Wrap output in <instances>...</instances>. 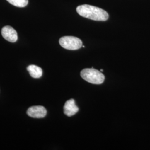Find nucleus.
<instances>
[{"mask_svg":"<svg viewBox=\"0 0 150 150\" xmlns=\"http://www.w3.org/2000/svg\"><path fill=\"white\" fill-rule=\"evenodd\" d=\"M76 11L80 16L94 21H105L108 18V14L106 11L93 6H79L77 7Z\"/></svg>","mask_w":150,"mask_h":150,"instance_id":"nucleus-1","label":"nucleus"},{"mask_svg":"<svg viewBox=\"0 0 150 150\" xmlns=\"http://www.w3.org/2000/svg\"><path fill=\"white\" fill-rule=\"evenodd\" d=\"M80 75L83 80L92 84L100 85L105 80L104 75L101 71L93 69V67L82 70Z\"/></svg>","mask_w":150,"mask_h":150,"instance_id":"nucleus-2","label":"nucleus"},{"mask_svg":"<svg viewBox=\"0 0 150 150\" xmlns=\"http://www.w3.org/2000/svg\"><path fill=\"white\" fill-rule=\"evenodd\" d=\"M59 45L69 50H77L82 47V42L80 38L74 36H64L59 40Z\"/></svg>","mask_w":150,"mask_h":150,"instance_id":"nucleus-3","label":"nucleus"},{"mask_svg":"<svg viewBox=\"0 0 150 150\" xmlns=\"http://www.w3.org/2000/svg\"><path fill=\"white\" fill-rule=\"evenodd\" d=\"M27 114L32 118H43L47 114V110L42 106H34L28 108Z\"/></svg>","mask_w":150,"mask_h":150,"instance_id":"nucleus-4","label":"nucleus"},{"mask_svg":"<svg viewBox=\"0 0 150 150\" xmlns=\"http://www.w3.org/2000/svg\"><path fill=\"white\" fill-rule=\"evenodd\" d=\"M1 34L3 38L10 42H15L18 40L16 30L10 26L3 27L1 30Z\"/></svg>","mask_w":150,"mask_h":150,"instance_id":"nucleus-5","label":"nucleus"},{"mask_svg":"<svg viewBox=\"0 0 150 150\" xmlns=\"http://www.w3.org/2000/svg\"><path fill=\"white\" fill-rule=\"evenodd\" d=\"M79 111V108L76 105L74 99H70L64 103V113L67 116L71 117L75 115Z\"/></svg>","mask_w":150,"mask_h":150,"instance_id":"nucleus-6","label":"nucleus"},{"mask_svg":"<svg viewBox=\"0 0 150 150\" xmlns=\"http://www.w3.org/2000/svg\"><path fill=\"white\" fill-rule=\"evenodd\" d=\"M27 70L29 72L30 76L35 79L40 78L42 75V70L41 67L36 65L31 64L27 67Z\"/></svg>","mask_w":150,"mask_h":150,"instance_id":"nucleus-7","label":"nucleus"},{"mask_svg":"<svg viewBox=\"0 0 150 150\" xmlns=\"http://www.w3.org/2000/svg\"><path fill=\"white\" fill-rule=\"evenodd\" d=\"M11 5L18 7H24L27 5L28 0H7Z\"/></svg>","mask_w":150,"mask_h":150,"instance_id":"nucleus-8","label":"nucleus"},{"mask_svg":"<svg viewBox=\"0 0 150 150\" xmlns=\"http://www.w3.org/2000/svg\"><path fill=\"white\" fill-rule=\"evenodd\" d=\"M100 71H101V72H103V69H101V70H100Z\"/></svg>","mask_w":150,"mask_h":150,"instance_id":"nucleus-9","label":"nucleus"}]
</instances>
